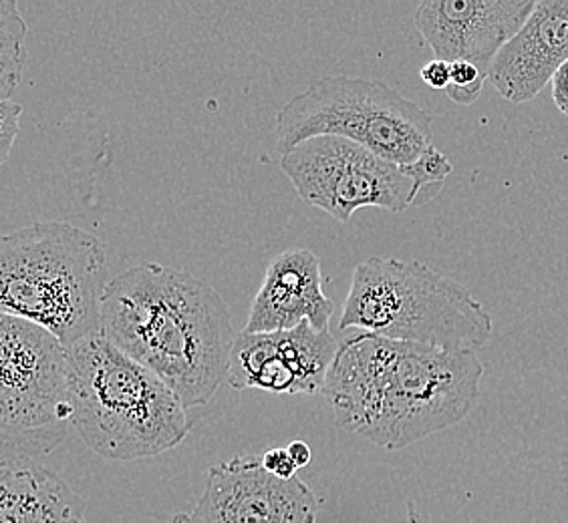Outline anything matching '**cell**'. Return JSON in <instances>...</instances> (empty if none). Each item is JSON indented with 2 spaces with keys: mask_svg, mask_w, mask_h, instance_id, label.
Wrapping results in <instances>:
<instances>
[{
  "mask_svg": "<svg viewBox=\"0 0 568 523\" xmlns=\"http://www.w3.org/2000/svg\"><path fill=\"white\" fill-rule=\"evenodd\" d=\"M474 350L353 332L339 340L323 394L345 431L387 451L459 423L480 394Z\"/></svg>",
  "mask_w": 568,
  "mask_h": 523,
  "instance_id": "6da1fadb",
  "label": "cell"
},
{
  "mask_svg": "<svg viewBox=\"0 0 568 523\" xmlns=\"http://www.w3.org/2000/svg\"><path fill=\"white\" fill-rule=\"evenodd\" d=\"M99 335L160 377L184 407L210 403L229 381L239 337L214 286L158 262L111 278Z\"/></svg>",
  "mask_w": 568,
  "mask_h": 523,
  "instance_id": "7a4b0ae2",
  "label": "cell"
},
{
  "mask_svg": "<svg viewBox=\"0 0 568 523\" xmlns=\"http://www.w3.org/2000/svg\"><path fill=\"white\" fill-rule=\"evenodd\" d=\"M103 242L65 222H39L0 240V315L55 335L69 349L101 332L110 284Z\"/></svg>",
  "mask_w": 568,
  "mask_h": 523,
  "instance_id": "3957f363",
  "label": "cell"
},
{
  "mask_svg": "<svg viewBox=\"0 0 568 523\" xmlns=\"http://www.w3.org/2000/svg\"><path fill=\"white\" fill-rule=\"evenodd\" d=\"M73 427L101 458L135 461L178 448L190 431L186 407L160 377L103 335L67 349Z\"/></svg>",
  "mask_w": 568,
  "mask_h": 523,
  "instance_id": "277c9868",
  "label": "cell"
},
{
  "mask_svg": "<svg viewBox=\"0 0 568 523\" xmlns=\"http://www.w3.org/2000/svg\"><path fill=\"white\" fill-rule=\"evenodd\" d=\"M339 330L476 352L493 337V318L466 286L424 262L373 256L353 273Z\"/></svg>",
  "mask_w": 568,
  "mask_h": 523,
  "instance_id": "5b68a950",
  "label": "cell"
},
{
  "mask_svg": "<svg viewBox=\"0 0 568 523\" xmlns=\"http://www.w3.org/2000/svg\"><path fill=\"white\" fill-rule=\"evenodd\" d=\"M434 117L379 79L327 75L276 115V143L286 153L315 137H343L394 164L409 165L434 147Z\"/></svg>",
  "mask_w": 568,
  "mask_h": 523,
  "instance_id": "8992f818",
  "label": "cell"
},
{
  "mask_svg": "<svg viewBox=\"0 0 568 523\" xmlns=\"http://www.w3.org/2000/svg\"><path fill=\"white\" fill-rule=\"evenodd\" d=\"M73 414L71 365L63 342L29 320L0 315L2 463L51 453L65 441Z\"/></svg>",
  "mask_w": 568,
  "mask_h": 523,
  "instance_id": "52a82bcc",
  "label": "cell"
},
{
  "mask_svg": "<svg viewBox=\"0 0 568 523\" xmlns=\"http://www.w3.org/2000/svg\"><path fill=\"white\" fill-rule=\"evenodd\" d=\"M281 170L306 204L349 224L365 207L405 212L427 197L407 165L394 164L359 143L315 137L283 153Z\"/></svg>",
  "mask_w": 568,
  "mask_h": 523,
  "instance_id": "ba28073f",
  "label": "cell"
},
{
  "mask_svg": "<svg viewBox=\"0 0 568 523\" xmlns=\"http://www.w3.org/2000/svg\"><path fill=\"white\" fill-rule=\"evenodd\" d=\"M339 340L328 330L303 322L293 330L241 332L230 357L229 384L234 391L258 389L273 394L325 391Z\"/></svg>",
  "mask_w": 568,
  "mask_h": 523,
  "instance_id": "9c48e42d",
  "label": "cell"
},
{
  "mask_svg": "<svg viewBox=\"0 0 568 523\" xmlns=\"http://www.w3.org/2000/svg\"><path fill=\"white\" fill-rule=\"evenodd\" d=\"M321 500L305 481L278 480L254 458L209 469L192 523H315Z\"/></svg>",
  "mask_w": 568,
  "mask_h": 523,
  "instance_id": "30bf717a",
  "label": "cell"
},
{
  "mask_svg": "<svg viewBox=\"0 0 568 523\" xmlns=\"http://www.w3.org/2000/svg\"><path fill=\"white\" fill-rule=\"evenodd\" d=\"M535 7V0H426L417 9L416 27L439 61H466L490 75L494 59Z\"/></svg>",
  "mask_w": 568,
  "mask_h": 523,
  "instance_id": "8fae6325",
  "label": "cell"
},
{
  "mask_svg": "<svg viewBox=\"0 0 568 523\" xmlns=\"http://www.w3.org/2000/svg\"><path fill=\"white\" fill-rule=\"evenodd\" d=\"M568 61V0H538L513 41L494 59L488 81L504 99H535Z\"/></svg>",
  "mask_w": 568,
  "mask_h": 523,
  "instance_id": "7c38bea8",
  "label": "cell"
},
{
  "mask_svg": "<svg viewBox=\"0 0 568 523\" xmlns=\"http://www.w3.org/2000/svg\"><path fill=\"white\" fill-rule=\"evenodd\" d=\"M333 302L323 293V273L317 254L293 248L274 256L258 295L254 296L244 332H278L311 322L328 330Z\"/></svg>",
  "mask_w": 568,
  "mask_h": 523,
  "instance_id": "4fadbf2b",
  "label": "cell"
},
{
  "mask_svg": "<svg viewBox=\"0 0 568 523\" xmlns=\"http://www.w3.org/2000/svg\"><path fill=\"white\" fill-rule=\"evenodd\" d=\"M0 523H88L85 503L34 461L0 465Z\"/></svg>",
  "mask_w": 568,
  "mask_h": 523,
  "instance_id": "5bb4252c",
  "label": "cell"
},
{
  "mask_svg": "<svg viewBox=\"0 0 568 523\" xmlns=\"http://www.w3.org/2000/svg\"><path fill=\"white\" fill-rule=\"evenodd\" d=\"M27 31L19 2L0 0V101H9L21 85L29 61Z\"/></svg>",
  "mask_w": 568,
  "mask_h": 523,
  "instance_id": "9a60e30c",
  "label": "cell"
},
{
  "mask_svg": "<svg viewBox=\"0 0 568 523\" xmlns=\"http://www.w3.org/2000/svg\"><path fill=\"white\" fill-rule=\"evenodd\" d=\"M449 65H452V81H449V88L446 89L448 98L458 105L476 103L480 98L484 83L488 81V75L478 66L466 63V61L449 63Z\"/></svg>",
  "mask_w": 568,
  "mask_h": 523,
  "instance_id": "2e32d148",
  "label": "cell"
},
{
  "mask_svg": "<svg viewBox=\"0 0 568 523\" xmlns=\"http://www.w3.org/2000/svg\"><path fill=\"white\" fill-rule=\"evenodd\" d=\"M22 107L9 101H0V164L9 162L12 145L19 135V123H21Z\"/></svg>",
  "mask_w": 568,
  "mask_h": 523,
  "instance_id": "e0dca14e",
  "label": "cell"
},
{
  "mask_svg": "<svg viewBox=\"0 0 568 523\" xmlns=\"http://www.w3.org/2000/svg\"><path fill=\"white\" fill-rule=\"evenodd\" d=\"M261 461H263V468L274 478L284 481L295 480L298 468H296L295 461L288 455L286 448L268 449L263 458H261Z\"/></svg>",
  "mask_w": 568,
  "mask_h": 523,
  "instance_id": "ac0fdd59",
  "label": "cell"
},
{
  "mask_svg": "<svg viewBox=\"0 0 568 523\" xmlns=\"http://www.w3.org/2000/svg\"><path fill=\"white\" fill-rule=\"evenodd\" d=\"M419 76H422V81L426 83L427 88L446 91L449 88V81H452V65L446 61L434 59V61H429V63L422 66Z\"/></svg>",
  "mask_w": 568,
  "mask_h": 523,
  "instance_id": "d6986e66",
  "label": "cell"
},
{
  "mask_svg": "<svg viewBox=\"0 0 568 523\" xmlns=\"http://www.w3.org/2000/svg\"><path fill=\"white\" fill-rule=\"evenodd\" d=\"M552 99L560 113L568 117V61L558 69L557 75L552 76Z\"/></svg>",
  "mask_w": 568,
  "mask_h": 523,
  "instance_id": "ffe728a7",
  "label": "cell"
},
{
  "mask_svg": "<svg viewBox=\"0 0 568 523\" xmlns=\"http://www.w3.org/2000/svg\"><path fill=\"white\" fill-rule=\"evenodd\" d=\"M286 451H288V455L295 461V465L298 469L306 468V465L311 463V459H313L311 448L306 445L305 441H293V443L286 448Z\"/></svg>",
  "mask_w": 568,
  "mask_h": 523,
  "instance_id": "44dd1931",
  "label": "cell"
}]
</instances>
